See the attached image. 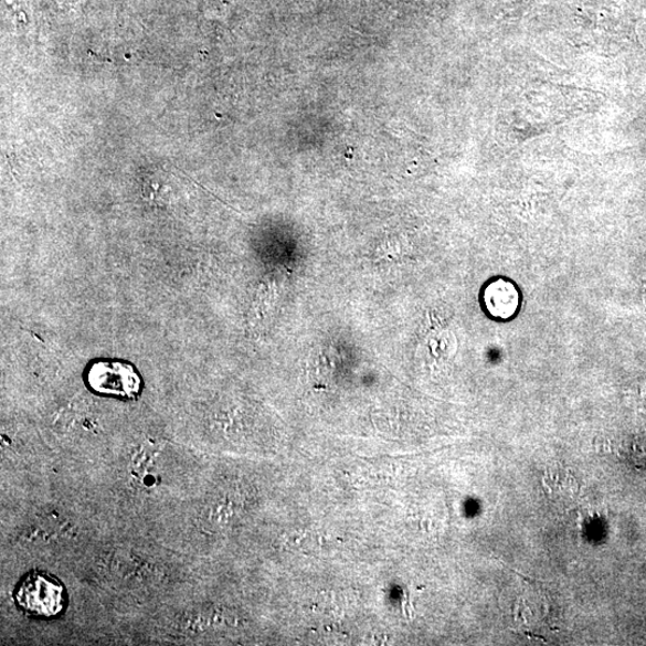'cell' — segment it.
<instances>
[{
  "mask_svg": "<svg viewBox=\"0 0 646 646\" xmlns=\"http://www.w3.org/2000/svg\"><path fill=\"white\" fill-rule=\"evenodd\" d=\"M17 601L25 612L53 616L64 608L65 589L47 573H29L17 591Z\"/></svg>",
  "mask_w": 646,
  "mask_h": 646,
  "instance_id": "1",
  "label": "cell"
},
{
  "mask_svg": "<svg viewBox=\"0 0 646 646\" xmlns=\"http://www.w3.org/2000/svg\"><path fill=\"white\" fill-rule=\"evenodd\" d=\"M93 391L121 398H135L140 392L141 380L136 370L121 362H97L88 372Z\"/></svg>",
  "mask_w": 646,
  "mask_h": 646,
  "instance_id": "2",
  "label": "cell"
}]
</instances>
